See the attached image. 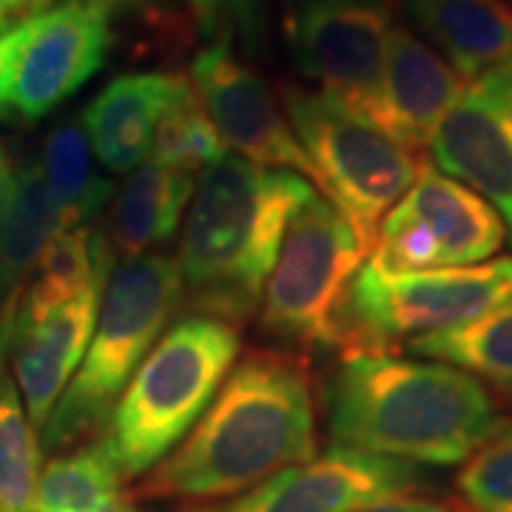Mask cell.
<instances>
[{"mask_svg":"<svg viewBox=\"0 0 512 512\" xmlns=\"http://www.w3.org/2000/svg\"><path fill=\"white\" fill-rule=\"evenodd\" d=\"M177 256L143 254L114 265L86 356L40 430V450L60 453L111 419L128 379L180 311Z\"/></svg>","mask_w":512,"mask_h":512,"instance_id":"cell-4","label":"cell"},{"mask_svg":"<svg viewBox=\"0 0 512 512\" xmlns=\"http://www.w3.org/2000/svg\"><path fill=\"white\" fill-rule=\"evenodd\" d=\"M456 487L467 512H512V424H501L464 461Z\"/></svg>","mask_w":512,"mask_h":512,"instance_id":"cell-27","label":"cell"},{"mask_svg":"<svg viewBox=\"0 0 512 512\" xmlns=\"http://www.w3.org/2000/svg\"><path fill=\"white\" fill-rule=\"evenodd\" d=\"M55 3H60V0H0V15L6 20V26L12 29L23 20L35 18L40 12L52 9Z\"/></svg>","mask_w":512,"mask_h":512,"instance_id":"cell-30","label":"cell"},{"mask_svg":"<svg viewBox=\"0 0 512 512\" xmlns=\"http://www.w3.org/2000/svg\"><path fill=\"white\" fill-rule=\"evenodd\" d=\"M350 220L319 191L293 214L259 302L262 330L293 348H333L350 279L367 259Z\"/></svg>","mask_w":512,"mask_h":512,"instance_id":"cell-7","label":"cell"},{"mask_svg":"<svg viewBox=\"0 0 512 512\" xmlns=\"http://www.w3.org/2000/svg\"><path fill=\"white\" fill-rule=\"evenodd\" d=\"M504 239V220L490 202L436 165H421L419 177L379 222L367 262L387 274L464 268L493 259Z\"/></svg>","mask_w":512,"mask_h":512,"instance_id":"cell-9","label":"cell"},{"mask_svg":"<svg viewBox=\"0 0 512 512\" xmlns=\"http://www.w3.org/2000/svg\"><path fill=\"white\" fill-rule=\"evenodd\" d=\"M316 453V396L305 359L288 350H248L197 424L148 470L131 498H228Z\"/></svg>","mask_w":512,"mask_h":512,"instance_id":"cell-1","label":"cell"},{"mask_svg":"<svg viewBox=\"0 0 512 512\" xmlns=\"http://www.w3.org/2000/svg\"><path fill=\"white\" fill-rule=\"evenodd\" d=\"M285 111L322 177L325 197L348 217L370 251L384 214L419 177L416 154L322 92L288 89Z\"/></svg>","mask_w":512,"mask_h":512,"instance_id":"cell-8","label":"cell"},{"mask_svg":"<svg viewBox=\"0 0 512 512\" xmlns=\"http://www.w3.org/2000/svg\"><path fill=\"white\" fill-rule=\"evenodd\" d=\"M225 154H228L225 140L191 89L163 117V123L154 134L146 163L165 165V168L185 171V174L197 177L208 165L222 160Z\"/></svg>","mask_w":512,"mask_h":512,"instance_id":"cell-26","label":"cell"},{"mask_svg":"<svg viewBox=\"0 0 512 512\" xmlns=\"http://www.w3.org/2000/svg\"><path fill=\"white\" fill-rule=\"evenodd\" d=\"M458 512H464V510H458Z\"/></svg>","mask_w":512,"mask_h":512,"instance_id":"cell-35","label":"cell"},{"mask_svg":"<svg viewBox=\"0 0 512 512\" xmlns=\"http://www.w3.org/2000/svg\"><path fill=\"white\" fill-rule=\"evenodd\" d=\"M6 362L9 322L0 319V512H35L40 441Z\"/></svg>","mask_w":512,"mask_h":512,"instance_id":"cell-24","label":"cell"},{"mask_svg":"<svg viewBox=\"0 0 512 512\" xmlns=\"http://www.w3.org/2000/svg\"><path fill=\"white\" fill-rule=\"evenodd\" d=\"M507 302H512V256L413 274H387L365 259L336 313L333 348L387 350L393 342L473 322Z\"/></svg>","mask_w":512,"mask_h":512,"instance_id":"cell-6","label":"cell"},{"mask_svg":"<svg viewBox=\"0 0 512 512\" xmlns=\"http://www.w3.org/2000/svg\"><path fill=\"white\" fill-rule=\"evenodd\" d=\"M464 512H467V510H464Z\"/></svg>","mask_w":512,"mask_h":512,"instance_id":"cell-36","label":"cell"},{"mask_svg":"<svg viewBox=\"0 0 512 512\" xmlns=\"http://www.w3.org/2000/svg\"><path fill=\"white\" fill-rule=\"evenodd\" d=\"M419 487L416 464L330 447L325 456L259 481L220 512H353Z\"/></svg>","mask_w":512,"mask_h":512,"instance_id":"cell-14","label":"cell"},{"mask_svg":"<svg viewBox=\"0 0 512 512\" xmlns=\"http://www.w3.org/2000/svg\"><path fill=\"white\" fill-rule=\"evenodd\" d=\"M114 265L117 256L111 254L103 231H94L92 225L60 228L37 259L9 322H35L52 313L86 291L97 276L111 274Z\"/></svg>","mask_w":512,"mask_h":512,"instance_id":"cell-21","label":"cell"},{"mask_svg":"<svg viewBox=\"0 0 512 512\" xmlns=\"http://www.w3.org/2000/svg\"><path fill=\"white\" fill-rule=\"evenodd\" d=\"M15 43H18V32L12 26L6 35H0V109H6V103H9V74H12Z\"/></svg>","mask_w":512,"mask_h":512,"instance_id":"cell-31","label":"cell"},{"mask_svg":"<svg viewBox=\"0 0 512 512\" xmlns=\"http://www.w3.org/2000/svg\"><path fill=\"white\" fill-rule=\"evenodd\" d=\"M188 92V77L174 72L114 77L80 117L94 157L114 174H126L146 163L163 117Z\"/></svg>","mask_w":512,"mask_h":512,"instance_id":"cell-17","label":"cell"},{"mask_svg":"<svg viewBox=\"0 0 512 512\" xmlns=\"http://www.w3.org/2000/svg\"><path fill=\"white\" fill-rule=\"evenodd\" d=\"M393 26V0H285L293 66L356 114L379 86Z\"/></svg>","mask_w":512,"mask_h":512,"instance_id":"cell-10","label":"cell"},{"mask_svg":"<svg viewBox=\"0 0 512 512\" xmlns=\"http://www.w3.org/2000/svg\"><path fill=\"white\" fill-rule=\"evenodd\" d=\"M191 89L217 126L228 151L262 168H282L305 177L325 197V185L279 111L271 86L239 60L231 40H214L191 60Z\"/></svg>","mask_w":512,"mask_h":512,"instance_id":"cell-12","label":"cell"},{"mask_svg":"<svg viewBox=\"0 0 512 512\" xmlns=\"http://www.w3.org/2000/svg\"><path fill=\"white\" fill-rule=\"evenodd\" d=\"M313 188L305 177L262 168L237 154L208 165L194 185L177 256L180 308L228 325L248 322L262 302L265 282L293 214Z\"/></svg>","mask_w":512,"mask_h":512,"instance_id":"cell-3","label":"cell"},{"mask_svg":"<svg viewBox=\"0 0 512 512\" xmlns=\"http://www.w3.org/2000/svg\"><path fill=\"white\" fill-rule=\"evenodd\" d=\"M123 476L106 439L55 456L37 476L35 512H94L120 495Z\"/></svg>","mask_w":512,"mask_h":512,"instance_id":"cell-25","label":"cell"},{"mask_svg":"<svg viewBox=\"0 0 512 512\" xmlns=\"http://www.w3.org/2000/svg\"><path fill=\"white\" fill-rule=\"evenodd\" d=\"M427 151L441 174L493 205L512 239V69L470 80Z\"/></svg>","mask_w":512,"mask_h":512,"instance_id":"cell-13","label":"cell"},{"mask_svg":"<svg viewBox=\"0 0 512 512\" xmlns=\"http://www.w3.org/2000/svg\"><path fill=\"white\" fill-rule=\"evenodd\" d=\"M464 86L467 80L433 46L396 23L387 40L379 86L359 117L404 151L419 154L430 146Z\"/></svg>","mask_w":512,"mask_h":512,"instance_id":"cell-15","label":"cell"},{"mask_svg":"<svg viewBox=\"0 0 512 512\" xmlns=\"http://www.w3.org/2000/svg\"><path fill=\"white\" fill-rule=\"evenodd\" d=\"M6 32H9V26H6V20L0 15V35H6Z\"/></svg>","mask_w":512,"mask_h":512,"instance_id":"cell-34","label":"cell"},{"mask_svg":"<svg viewBox=\"0 0 512 512\" xmlns=\"http://www.w3.org/2000/svg\"><path fill=\"white\" fill-rule=\"evenodd\" d=\"M410 353L453 365L512 399V302L456 328L404 342Z\"/></svg>","mask_w":512,"mask_h":512,"instance_id":"cell-22","label":"cell"},{"mask_svg":"<svg viewBox=\"0 0 512 512\" xmlns=\"http://www.w3.org/2000/svg\"><path fill=\"white\" fill-rule=\"evenodd\" d=\"M57 231L60 214L46 191L40 163L15 168L0 205V316L15 311L20 291Z\"/></svg>","mask_w":512,"mask_h":512,"instance_id":"cell-20","label":"cell"},{"mask_svg":"<svg viewBox=\"0 0 512 512\" xmlns=\"http://www.w3.org/2000/svg\"><path fill=\"white\" fill-rule=\"evenodd\" d=\"M421 35L467 83L512 69L510 0H404Z\"/></svg>","mask_w":512,"mask_h":512,"instance_id":"cell-18","label":"cell"},{"mask_svg":"<svg viewBox=\"0 0 512 512\" xmlns=\"http://www.w3.org/2000/svg\"><path fill=\"white\" fill-rule=\"evenodd\" d=\"M237 353V328L211 316H185L157 339L120 393L103 436L123 481L146 476L185 439Z\"/></svg>","mask_w":512,"mask_h":512,"instance_id":"cell-5","label":"cell"},{"mask_svg":"<svg viewBox=\"0 0 512 512\" xmlns=\"http://www.w3.org/2000/svg\"><path fill=\"white\" fill-rule=\"evenodd\" d=\"M9 174H12V168L6 165V157H3V148H0V205H3V197H6V185H9Z\"/></svg>","mask_w":512,"mask_h":512,"instance_id":"cell-33","label":"cell"},{"mask_svg":"<svg viewBox=\"0 0 512 512\" xmlns=\"http://www.w3.org/2000/svg\"><path fill=\"white\" fill-rule=\"evenodd\" d=\"M43 183L60 214V228L92 225L109 202L111 183L100 180L92 168V148L80 120H63L43 143Z\"/></svg>","mask_w":512,"mask_h":512,"instance_id":"cell-23","label":"cell"},{"mask_svg":"<svg viewBox=\"0 0 512 512\" xmlns=\"http://www.w3.org/2000/svg\"><path fill=\"white\" fill-rule=\"evenodd\" d=\"M9 109L40 120L103 69L114 43L111 0H60L15 26Z\"/></svg>","mask_w":512,"mask_h":512,"instance_id":"cell-11","label":"cell"},{"mask_svg":"<svg viewBox=\"0 0 512 512\" xmlns=\"http://www.w3.org/2000/svg\"><path fill=\"white\" fill-rule=\"evenodd\" d=\"M94 512H140L137 510V504H134V498L131 495H117L114 501H109L106 507H100V510Z\"/></svg>","mask_w":512,"mask_h":512,"instance_id":"cell-32","label":"cell"},{"mask_svg":"<svg viewBox=\"0 0 512 512\" xmlns=\"http://www.w3.org/2000/svg\"><path fill=\"white\" fill-rule=\"evenodd\" d=\"M194 185L197 177L185 171L157 163L137 165L111 202L106 231L111 254L134 259L168 242L183 222Z\"/></svg>","mask_w":512,"mask_h":512,"instance_id":"cell-19","label":"cell"},{"mask_svg":"<svg viewBox=\"0 0 512 512\" xmlns=\"http://www.w3.org/2000/svg\"><path fill=\"white\" fill-rule=\"evenodd\" d=\"M330 447L407 464H464L504 424L476 376L390 350L345 353L328 390Z\"/></svg>","mask_w":512,"mask_h":512,"instance_id":"cell-2","label":"cell"},{"mask_svg":"<svg viewBox=\"0 0 512 512\" xmlns=\"http://www.w3.org/2000/svg\"><path fill=\"white\" fill-rule=\"evenodd\" d=\"M109 276L35 322H9V362L37 436L86 356Z\"/></svg>","mask_w":512,"mask_h":512,"instance_id":"cell-16","label":"cell"},{"mask_svg":"<svg viewBox=\"0 0 512 512\" xmlns=\"http://www.w3.org/2000/svg\"><path fill=\"white\" fill-rule=\"evenodd\" d=\"M510 3H512V0H510Z\"/></svg>","mask_w":512,"mask_h":512,"instance_id":"cell-37","label":"cell"},{"mask_svg":"<svg viewBox=\"0 0 512 512\" xmlns=\"http://www.w3.org/2000/svg\"><path fill=\"white\" fill-rule=\"evenodd\" d=\"M185 6L205 37L231 40V35H239L245 43H254L262 26L259 0H185Z\"/></svg>","mask_w":512,"mask_h":512,"instance_id":"cell-28","label":"cell"},{"mask_svg":"<svg viewBox=\"0 0 512 512\" xmlns=\"http://www.w3.org/2000/svg\"><path fill=\"white\" fill-rule=\"evenodd\" d=\"M353 512H456L450 504L436 501V498H424V495H396V498H384L376 504H367L362 510Z\"/></svg>","mask_w":512,"mask_h":512,"instance_id":"cell-29","label":"cell"}]
</instances>
